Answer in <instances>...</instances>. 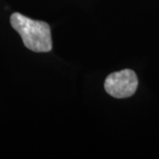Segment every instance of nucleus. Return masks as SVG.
Here are the masks:
<instances>
[{
    "label": "nucleus",
    "instance_id": "2",
    "mask_svg": "<svg viewBox=\"0 0 159 159\" xmlns=\"http://www.w3.org/2000/svg\"><path fill=\"white\" fill-rule=\"evenodd\" d=\"M136 74L130 69L112 73L104 81V89L109 95L115 98H125L133 96L137 89Z\"/></svg>",
    "mask_w": 159,
    "mask_h": 159
},
{
    "label": "nucleus",
    "instance_id": "1",
    "mask_svg": "<svg viewBox=\"0 0 159 159\" xmlns=\"http://www.w3.org/2000/svg\"><path fill=\"white\" fill-rule=\"evenodd\" d=\"M11 25L20 35L24 45L34 52H48L52 49L50 26L44 21L34 20L19 12L11 15Z\"/></svg>",
    "mask_w": 159,
    "mask_h": 159
}]
</instances>
